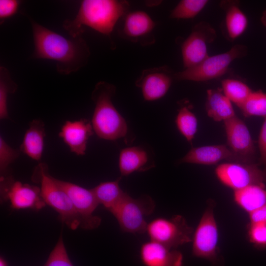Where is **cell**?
Returning a JSON list of instances; mask_svg holds the SVG:
<instances>
[{"instance_id":"6da1fadb","label":"cell","mask_w":266,"mask_h":266,"mask_svg":"<svg viewBox=\"0 0 266 266\" xmlns=\"http://www.w3.org/2000/svg\"><path fill=\"white\" fill-rule=\"evenodd\" d=\"M29 19L34 43L33 58L54 61L57 71L64 75L75 72L87 64L90 51L82 36L66 38Z\"/></svg>"},{"instance_id":"7a4b0ae2","label":"cell","mask_w":266,"mask_h":266,"mask_svg":"<svg viewBox=\"0 0 266 266\" xmlns=\"http://www.w3.org/2000/svg\"><path fill=\"white\" fill-rule=\"evenodd\" d=\"M129 7L126 0H84L75 17L66 20L63 26L71 37L82 36L84 27L109 36L118 20L129 12Z\"/></svg>"},{"instance_id":"3957f363","label":"cell","mask_w":266,"mask_h":266,"mask_svg":"<svg viewBox=\"0 0 266 266\" xmlns=\"http://www.w3.org/2000/svg\"><path fill=\"white\" fill-rule=\"evenodd\" d=\"M115 86L105 81L95 86L92 99L95 106L92 119L93 130L100 138L115 140L124 137L128 133L126 122L112 101Z\"/></svg>"},{"instance_id":"277c9868","label":"cell","mask_w":266,"mask_h":266,"mask_svg":"<svg viewBox=\"0 0 266 266\" xmlns=\"http://www.w3.org/2000/svg\"><path fill=\"white\" fill-rule=\"evenodd\" d=\"M32 178L39 185L40 196L45 204L58 213L61 221L71 230L80 227L79 216L70 198L50 175L46 164L40 163L35 167Z\"/></svg>"},{"instance_id":"5b68a950","label":"cell","mask_w":266,"mask_h":266,"mask_svg":"<svg viewBox=\"0 0 266 266\" xmlns=\"http://www.w3.org/2000/svg\"><path fill=\"white\" fill-rule=\"evenodd\" d=\"M215 203L209 200L192 237L194 256L208 261L211 266H223L224 260L218 246V230L215 218Z\"/></svg>"},{"instance_id":"8992f818","label":"cell","mask_w":266,"mask_h":266,"mask_svg":"<svg viewBox=\"0 0 266 266\" xmlns=\"http://www.w3.org/2000/svg\"><path fill=\"white\" fill-rule=\"evenodd\" d=\"M247 53V47L245 45H234L226 52L208 56L198 65L174 73V79L196 82L217 79L226 73L234 60L245 57Z\"/></svg>"},{"instance_id":"52a82bcc","label":"cell","mask_w":266,"mask_h":266,"mask_svg":"<svg viewBox=\"0 0 266 266\" xmlns=\"http://www.w3.org/2000/svg\"><path fill=\"white\" fill-rule=\"evenodd\" d=\"M155 208V202L150 197L144 196L134 199L127 193L110 213L117 220L122 231L142 233L146 232L147 225L146 217L153 212Z\"/></svg>"},{"instance_id":"ba28073f","label":"cell","mask_w":266,"mask_h":266,"mask_svg":"<svg viewBox=\"0 0 266 266\" xmlns=\"http://www.w3.org/2000/svg\"><path fill=\"white\" fill-rule=\"evenodd\" d=\"M194 232L180 215L168 219L157 217L147 223L146 230L151 240L173 249L191 242Z\"/></svg>"},{"instance_id":"9c48e42d","label":"cell","mask_w":266,"mask_h":266,"mask_svg":"<svg viewBox=\"0 0 266 266\" xmlns=\"http://www.w3.org/2000/svg\"><path fill=\"white\" fill-rule=\"evenodd\" d=\"M257 163L228 162L219 165L215 174L225 186L236 191L253 185L266 183V172Z\"/></svg>"},{"instance_id":"30bf717a","label":"cell","mask_w":266,"mask_h":266,"mask_svg":"<svg viewBox=\"0 0 266 266\" xmlns=\"http://www.w3.org/2000/svg\"><path fill=\"white\" fill-rule=\"evenodd\" d=\"M58 185L70 198L80 221V227L85 230L97 228L101 218L94 215L99 205L92 189H88L74 183L55 178Z\"/></svg>"},{"instance_id":"8fae6325","label":"cell","mask_w":266,"mask_h":266,"mask_svg":"<svg viewBox=\"0 0 266 266\" xmlns=\"http://www.w3.org/2000/svg\"><path fill=\"white\" fill-rule=\"evenodd\" d=\"M216 36L215 30L206 21L200 22L193 27L181 46L185 69L198 65L209 56L208 45L215 39Z\"/></svg>"},{"instance_id":"7c38bea8","label":"cell","mask_w":266,"mask_h":266,"mask_svg":"<svg viewBox=\"0 0 266 266\" xmlns=\"http://www.w3.org/2000/svg\"><path fill=\"white\" fill-rule=\"evenodd\" d=\"M1 193L15 209H40L45 205L38 186L1 177Z\"/></svg>"},{"instance_id":"4fadbf2b","label":"cell","mask_w":266,"mask_h":266,"mask_svg":"<svg viewBox=\"0 0 266 266\" xmlns=\"http://www.w3.org/2000/svg\"><path fill=\"white\" fill-rule=\"evenodd\" d=\"M224 123L229 148L249 163H256V148L244 122L235 115Z\"/></svg>"},{"instance_id":"5bb4252c","label":"cell","mask_w":266,"mask_h":266,"mask_svg":"<svg viewBox=\"0 0 266 266\" xmlns=\"http://www.w3.org/2000/svg\"><path fill=\"white\" fill-rule=\"evenodd\" d=\"M174 74L166 66L145 69L135 85L141 89L145 100H156L167 93L174 79Z\"/></svg>"},{"instance_id":"9a60e30c","label":"cell","mask_w":266,"mask_h":266,"mask_svg":"<svg viewBox=\"0 0 266 266\" xmlns=\"http://www.w3.org/2000/svg\"><path fill=\"white\" fill-rule=\"evenodd\" d=\"M223 160L229 162L251 163L223 144L193 148L180 161L181 163L213 165Z\"/></svg>"},{"instance_id":"2e32d148","label":"cell","mask_w":266,"mask_h":266,"mask_svg":"<svg viewBox=\"0 0 266 266\" xmlns=\"http://www.w3.org/2000/svg\"><path fill=\"white\" fill-rule=\"evenodd\" d=\"M92 123L86 119L66 121L61 128L59 136L69 147L70 151L77 155H84L89 138L93 134Z\"/></svg>"},{"instance_id":"e0dca14e","label":"cell","mask_w":266,"mask_h":266,"mask_svg":"<svg viewBox=\"0 0 266 266\" xmlns=\"http://www.w3.org/2000/svg\"><path fill=\"white\" fill-rule=\"evenodd\" d=\"M139 256L144 266H184L181 252L151 240L141 245Z\"/></svg>"},{"instance_id":"ac0fdd59","label":"cell","mask_w":266,"mask_h":266,"mask_svg":"<svg viewBox=\"0 0 266 266\" xmlns=\"http://www.w3.org/2000/svg\"><path fill=\"white\" fill-rule=\"evenodd\" d=\"M220 5L225 12V18L221 25L222 32L225 38L233 41L247 29V17L240 9L238 1L223 0Z\"/></svg>"},{"instance_id":"d6986e66","label":"cell","mask_w":266,"mask_h":266,"mask_svg":"<svg viewBox=\"0 0 266 266\" xmlns=\"http://www.w3.org/2000/svg\"><path fill=\"white\" fill-rule=\"evenodd\" d=\"M46 135L44 122L38 119L30 122L19 149L21 152L36 161L42 156Z\"/></svg>"},{"instance_id":"ffe728a7","label":"cell","mask_w":266,"mask_h":266,"mask_svg":"<svg viewBox=\"0 0 266 266\" xmlns=\"http://www.w3.org/2000/svg\"><path fill=\"white\" fill-rule=\"evenodd\" d=\"M124 17L122 33L130 39L136 40L148 35L155 27L151 16L142 10L129 12Z\"/></svg>"},{"instance_id":"44dd1931","label":"cell","mask_w":266,"mask_h":266,"mask_svg":"<svg viewBox=\"0 0 266 266\" xmlns=\"http://www.w3.org/2000/svg\"><path fill=\"white\" fill-rule=\"evenodd\" d=\"M205 108L208 117L216 122L225 121L236 115L232 102L220 89H209L206 92Z\"/></svg>"},{"instance_id":"7402d4cb","label":"cell","mask_w":266,"mask_h":266,"mask_svg":"<svg viewBox=\"0 0 266 266\" xmlns=\"http://www.w3.org/2000/svg\"><path fill=\"white\" fill-rule=\"evenodd\" d=\"M233 200L248 214L266 205V183L251 185L234 191Z\"/></svg>"},{"instance_id":"603a6c76","label":"cell","mask_w":266,"mask_h":266,"mask_svg":"<svg viewBox=\"0 0 266 266\" xmlns=\"http://www.w3.org/2000/svg\"><path fill=\"white\" fill-rule=\"evenodd\" d=\"M148 162V155L143 148L130 147L120 153L119 167L122 176H127L135 171L144 170Z\"/></svg>"},{"instance_id":"cb8c5ba5","label":"cell","mask_w":266,"mask_h":266,"mask_svg":"<svg viewBox=\"0 0 266 266\" xmlns=\"http://www.w3.org/2000/svg\"><path fill=\"white\" fill-rule=\"evenodd\" d=\"M120 179L101 182L92 189L99 204L102 205L110 212L118 206L127 194L120 186Z\"/></svg>"},{"instance_id":"d4e9b609","label":"cell","mask_w":266,"mask_h":266,"mask_svg":"<svg viewBox=\"0 0 266 266\" xmlns=\"http://www.w3.org/2000/svg\"><path fill=\"white\" fill-rule=\"evenodd\" d=\"M224 94L239 108L253 91L245 83L234 79H225L221 82Z\"/></svg>"},{"instance_id":"484cf974","label":"cell","mask_w":266,"mask_h":266,"mask_svg":"<svg viewBox=\"0 0 266 266\" xmlns=\"http://www.w3.org/2000/svg\"><path fill=\"white\" fill-rule=\"evenodd\" d=\"M245 117H266V93L259 90L252 91L239 107Z\"/></svg>"},{"instance_id":"4316f807","label":"cell","mask_w":266,"mask_h":266,"mask_svg":"<svg viewBox=\"0 0 266 266\" xmlns=\"http://www.w3.org/2000/svg\"><path fill=\"white\" fill-rule=\"evenodd\" d=\"M176 127L186 140L191 142L198 130V120L186 106L181 107L175 119Z\"/></svg>"},{"instance_id":"83f0119b","label":"cell","mask_w":266,"mask_h":266,"mask_svg":"<svg viewBox=\"0 0 266 266\" xmlns=\"http://www.w3.org/2000/svg\"><path fill=\"white\" fill-rule=\"evenodd\" d=\"M18 88L17 84L12 79L8 69L0 67V119L9 118L7 109L8 94L15 92Z\"/></svg>"},{"instance_id":"f1b7e54d","label":"cell","mask_w":266,"mask_h":266,"mask_svg":"<svg viewBox=\"0 0 266 266\" xmlns=\"http://www.w3.org/2000/svg\"><path fill=\"white\" fill-rule=\"evenodd\" d=\"M207 0H182L172 10L169 17L188 19L195 17L206 6Z\"/></svg>"},{"instance_id":"f546056e","label":"cell","mask_w":266,"mask_h":266,"mask_svg":"<svg viewBox=\"0 0 266 266\" xmlns=\"http://www.w3.org/2000/svg\"><path fill=\"white\" fill-rule=\"evenodd\" d=\"M43 266H74L67 254L62 233Z\"/></svg>"},{"instance_id":"4dcf8cb0","label":"cell","mask_w":266,"mask_h":266,"mask_svg":"<svg viewBox=\"0 0 266 266\" xmlns=\"http://www.w3.org/2000/svg\"><path fill=\"white\" fill-rule=\"evenodd\" d=\"M20 149L11 147L5 141L3 137L0 136V171L3 174L7 170L9 166L19 157Z\"/></svg>"},{"instance_id":"1f68e13d","label":"cell","mask_w":266,"mask_h":266,"mask_svg":"<svg viewBox=\"0 0 266 266\" xmlns=\"http://www.w3.org/2000/svg\"><path fill=\"white\" fill-rule=\"evenodd\" d=\"M248 234L250 241L255 247L266 248V224H249Z\"/></svg>"},{"instance_id":"d6a6232c","label":"cell","mask_w":266,"mask_h":266,"mask_svg":"<svg viewBox=\"0 0 266 266\" xmlns=\"http://www.w3.org/2000/svg\"><path fill=\"white\" fill-rule=\"evenodd\" d=\"M20 3V1L17 0H0V21H3L14 15L18 10Z\"/></svg>"},{"instance_id":"836d02e7","label":"cell","mask_w":266,"mask_h":266,"mask_svg":"<svg viewBox=\"0 0 266 266\" xmlns=\"http://www.w3.org/2000/svg\"><path fill=\"white\" fill-rule=\"evenodd\" d=\"M258 147L260 155L259 165L263 166V169L266 172V117L264 118L260 131Z\"/></svg>"},{"instance_id":"e575fe53","label":"cell","mask_w":266,"mask_h":266,"mask_svg":"<svg viewBox=\"0 0 266 266\" xmlns=\"http://www.w3.org/2000/svg\"><path fill=\"white\" fill-rule=\"evenodd\" d=\"M249 214L250 224H266V205H265Z\"/></svg>"},{"instance_id":"d590c367","label":"cell","mask_w":266,"mask_h":266,"mask_svg":"<svg viewBox=\"0 0 266 266\" xmlns=\"http://www.w3.org/2000/svg\"><path fill=\"white\" fill-rule=\"evenodd\" d=\"M261 21L262 24L266 27V10H265L261 17Z\"/></svg>"},{"instance_id":"8d00e7d4","label":"cell","mask_w":266,"mask_h":266,"mask_svg":"<svg viewBox=\"0 0 266 266\" xmlns=\"http://www.w3.org/2000/svg\"><path fill=\"white\" fill-rule=\"evenodd\" d=\"M0 266H8L7 262L1 257L0 258Z\"/></svg>"}]
</instances>
